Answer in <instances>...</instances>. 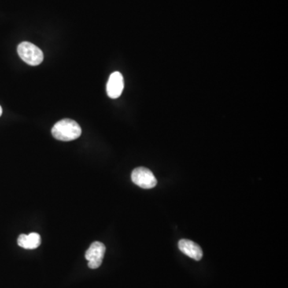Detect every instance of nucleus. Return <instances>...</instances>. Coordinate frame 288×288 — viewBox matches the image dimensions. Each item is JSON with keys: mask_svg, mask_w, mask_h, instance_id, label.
<instances>
[{"mask_svg": "<svg viewBox=\"0 0 288 288\" xmlns=\"http://www.w3.org/2000/svg\"><path fill=\"white\" fill-rule=\"evenodd\" d=\"M52 135L58 140L72 141L79 138L82 134V129L75 120L70 119H62L52 127Z\"/></svg>", "mask_w": 288, "mask_h": 288, "instance_id": "obj_1", "label": "nucleus"}, {"mask_svg": "<svg viewBox=\"0 0 288 288\" xmlns=\"http://www.w3.org/2000/svg\"><path fill=\"white\" fill-rule=\"evenodd\" d=\"M18 54L26 64L38 66L43 61V53L35 44L29 42H23L17 48Z\"/></svg>", "mask_w": 288, "mask_h": 288, "instance_id": "obj_2", "label": "nucleus"}, {"mask_svg": "<svg viewBox=\"0 0 288 288\" xmlns=\"http://www.w3.org/2000/svg\"><path fill=\"white\" fill-rule=\"evenodd\" d=\"M131 180L143 189L153 188L157 184V179L152 171L143 167H137L132 171Z\"/></svg>", "mask_w": 288, "mask_h": 288, "instance_id": "obj_3", "label": "nucleus"}, {"mask_svg": "<svg viewBox=\"0 0 288 288\" xmlns=\"http://www.w3.org/2000/svg\"><path fill=\"white\" fill-rule=\"evenodd\" d=\"M106 252V247L103 243L94 242L85 254L90 269H97L102 264Z\"/></svg>", "mask_w": 288, "mask_h": 288, "instance_id": "obj_4", "label": "nucleus"}, {"mask_svg": "<svg viewBox=\"0 0 288 288\" xmlns=\"http://www.w3.org/2000/svg\"><path fill=\"white\" fill-rule=\"evenodd\" d=\"M124 88V80L122 74L115 71L110 75L107 84V93L111 99H117L121 95Z\"/></svg>", "mask_w": 288, "mask_h": 288, "instance_id": "obj_5", "label": "nucleus"}, {"mask_svg": "<svg viewBox=\"0 0 288 288\" xmlns=\"http://www.w3.org/2000/svg\"><path fill=\"white\" fill-rule=\"evenodd\" d=\"M179 248L182 253L196 261H200L203 258V251L201 248L191 240L181 239L179 242Z\"/></svg>", "mask_w": 288, "mask_h": 288, "instance_id": "obj_6", "label": "nucleus"}, {"mask_svg": "<svg viewBox=\"0 0 288 288\" xmlns=\"http://www.w3.org/2000/svg\"><path fill=\"white\" fill-rule=\"evenodd\" d=\"M41 238L38 233L20 234L18 238V245L24 249L32 250L40 246Z\"/></svg>", "mask_w": 288, "mask_h": 288, "instance_id": "obj_7", "label": "nucleus"}, {"mask_svg": "<svg viewBox=\"0 0 288 288\" xmlns=\"http://www.w3.org/2000/svg\"><path fill=\"white\" fill-rule=\"evenodd\" d=\"M2 114H3L2 107H1V106H0V116H1V115H2Z\"/></svg>", "mask_w": 288, "mask_h": 288, "instance_id": "obj_8", "label": "nucleus"}]
</instances>
